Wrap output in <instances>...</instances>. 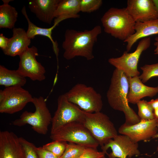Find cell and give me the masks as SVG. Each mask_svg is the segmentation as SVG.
<instances>
[{
  "instance_id": "cell-32",
  "label": "cell",
  "mask_w": 158,
  "mask_h": 158,
  "mask_svg": "<svg viewBox=\"0 0 158 158\" xmlns=\"http://www.w3.org/2000/svg\"><path fill=\"white\" fill-rule=\"evenodd\" d=\"M9 38L4 36L2 33L0 34V47L3 51L7 47Z\"/></svg>"
},
{
  "instance_id": "cell-23",
  "label": "cell",
  "mask_w": 158,
  "mask_h": 158,
  "mask_svg": "<svg viewBox=\"0 0 158 158\" xmlns=\"http://www.w3.org/2000/svg\"><path fill=\"white\" fill-rule=\"evenodd\" d=\"M0 6V28L13 29L18 17V12L14 7L9 4L11 0H2Z\"/></svg>"
},
{
  "instance_id": "cell-11",
  "label": "cell",
  "mask_w": 158,
  "mask_h": 158,
  "mask_svg": "<svg viewBox=\"0 0 158 158\" xmlns=\"http://www.w3.org/2000/svg\"><path fill=\"white\" fill-rule=\"evenodd\" d=\"M101 148L109 158H131L140 154L138 143L122 134L110 140Z\"/></svg>"
},
{
  "instance_id": "cell-10",
  "label": "cell",
  "mask_w": 158,
  "mask_h": 158,
  "mask_svg": "<svg viewBox=\"0 0 158 158\" xmlns=\"http://www.w3.org/2000/svg\"><path fill=\"white\" fill-rule=\"evenodd\" d=\"M150 44V37L142 38L134 52L129 53L125 51L120 57L109 59L108 62L116 68L122 71L128 77L139 76L140 73L138 65L139 58L142 52L149 47Z\"/></svg>"
},
{
  "instance_id": "cell-6",
  "label": "cell",
  "mask_w": 158,
  "mask_h": 158,
  "mask_svg": "<svg viewBox=\"0 0 158 158\" xmlns=\"http://www.w3.org/2000/svg\"><path fill=\"white\" fill-rule=\"evenodd\" d=\"M82 123L101 147L118 135L117 130L109 117L101 111L93 113L85 112Z\"/></svg>"
},
{
  "instance_id": "cell-36",
  "label": "cell",
  "mask_w": 158,
  "mask_h": 158,
  "mask_svg": "<svg viewBox=\"0 0 158 158\" xmlns=\"http://www.w3.org/2000/svg\"><path fill=\"white\" fill-rule=\"evenodd\" d=\"M152 1L156 8L158 13V0H152Z\"/></svg>"
},
{
  "instance_id": "cell-33",
  "label": "cell",
  "mask_w": 158,
  "mask_h": 158,
  "mask_svg": "<svg viewBox=\"0 0 158 158\" xmlns=\"http://www.w3.org/2000/svg\"><path fill=\"white\" fill-rule=\"evenodd\" d=\"M149 104L154 109L158 108V98L155 99H152L148 102Z\"/></svg>"
},
{
  "instance_id": "cell-19",
  "label": "cell",
  "mask_w": 158,
  "mask_h": 158,
  "mask_svg": "<svg viewBox=\"0 0 158 158\" xmlns=\"http://www.w3.org/2000/svg\"><path fill=\"white\" fill-rule=\"evenodd\" d=\"M134 29L135 33L124 42L127 43L126 49L128 52L139 40L158 35V18L143 22H136Z\"/></svg>"
},
{
  "instance_id": "cell-29",
  "label": "cell",
  "mask_w": 158,
  "mask_h": 158,
  "mask_svg": "<svg viewBox=\"0 0 158 158\" xmlns=\"http://www.w3.org/2000/svg\"><path fill=\"white\" fill-rule=\"evenodd\" d=\"M102 4V0H80V11L90 13L99 9Z\"/></svg>"
},
{
  "instance_id": "cell-2",
  "label": "cell",
  "mask_w": 158,
  "mask_h": 158,
  "mask_svg": "<svg viewBox=\"0 0 158 158\" xmlns=\"http://www.w3.org/2000/svg\"><path fill=\"white\" fill-rule=\"evenodd\" d=\"M129 90L128 77L122 71L116 68L113 73L107 93V101L114 109L123 113L125 123L131 125L138 123L140 119L129 105L127 99Z\"/></svg>"
},
{
  "instance_id": "cell-22",
  "label": "cell",
  "mask_w": 158,
  "mask_h": 158,
  "mask_svg": "<svg viewBox=\"0 0 158 158\" xmlns=\"http://www.w3.org/2000/svg\"><path fill=\"white\" fill-rule=\"evenodd\" d=\"M26 78L21 75L17 70H11L0 65V85L5 87H22L26 83Z\"/></svg>"
},
{
  "instance_id": "cell-5",
  "label": "cell",
  "mask_w": 158,
  "mask_h": 158,
  "mask_svg": "<svg viewBox=\"0 0 158 158\" xmlns=\"http://www.w3.org/2000/svg\"><path fill=\"white\" fill-rule=\"evenodd\" d=\"M64 95L69 101L86 112H100L103 107L101 95L93 87L83 83L75 84Z\"/></svg>"
},
{
  "instance_id": "cell-28",
  "label": "cell",
  "mask_w": 158,
  "mask_h": 158,
  "mask_svg": "<svg viewBox=\"0 0 158 158\" xmlns=\"http://www.w3.org/2000/svg\"><path fill=\"white\" fill-rule=\"evenodd\" d=\"M25 158H39L36 147L32 143L23 137H19Z\"/></svg>"
},
{
  "instance_id": "cell-25",
  "label": "cell",
  "mask_w": 158,
  "mask_h": 158,
  "mask_svg": "<svg viewBox=\"0 0 158 158\" xmlns=\"http://www.w3.org/2000/svg\"><path fill=\"white\" fill-rule=\"evenodd\" d=\"M87 147L73 143H68L63 154L60 158H78L85 151Z\"/></svg>"
},
{
  "instance_id": "cell-9",
  "label": "cell",
  "mask_w": 158,
  "mask_h": 158,
  "mask_svg": "<svg viewBox=\"0 0 158 158\" xmlns=\"http://www.w3.org/2000/svg\"><path fill=\"white\" fill-rule=\"evenodd\" d=\"M85 111L69 101L63 94L57 99V109L51 121L50 134L70 123L78 121L82 123Z\"/></svg>"
},
{
  "instance_id": "cell-27",
  "label": "cell",
  "mask_w": 158,
  "mask_h": 158,
  "mask_svg": "<svg viewBox=\"0 0 158 158\" xmlns=\"http://www.w3.org/2000/svg\"><path fill=\"white\" fill-rule=\"evenodd\" d=\"M67 143L65 141L55 140L44 145L42 147L60 158L64 152Z\"/></svg>"
},
{
  "instance_id": "cell-34",
  "label": "cell",
  "mask_w": 158,
  "mask_h": 158,
  "mask_svg": "<svg viewBox=\"0 0 158 158\" xmlns=\"http://www.w3.org/2000/svg\"><path fill=\"white\" fill-rule=\"evenodd\" d=\"M155 42L154 43V45L156 47V48L154 50V54L158 55V37L155 38Z\"/></svg>"
},
{
  "instance_id": "cell-31",
  "label": "cell",
  "mask_w": 158,
  "mask_h": 158,
  "mask_svg": "<svg viewBox=\"0 0 158 158\" xmlns=\"http://www.w3.org/2000/svg\"><path fill=\"white\" fill-rule=\"evenodd\" d=\"M39 158H59L42 147H36Z\"/></svg>"
},
{
  "instance_id": "cell-8",
  "label": "cell",
  "mask_w": 158,
  "mask_h": 158,
  "mask_svg": "<svg viewBox=\"0 0 158 158\" xmlns=\"http://www.w3.org/2000/svg\"><path fill=\"white\" fill-rule=\"evenodd\" d=\"M33 98L22 87H5L0 90V112L12 114L22 110Z\"/></svg>"
},
{
  "instance_id": "cell-16",
  "label": "cell",
  "mask_w": 158,
  "mask_h": 158,
  "mask_svg": "<svg viewBox=\"0 0 158 158\" xmlns=\"http://www.w3.org/2000/svg\"><path fill=\"white\" fill-rule=\"evenodd\" d=\"M60 0H30L28 7L37 18L44 23L51 24Z\"/></svg>"
},
{
  "instance_id": "cell-4",
  "label": "cell",
  "mask_w": 158,
  "mask_h": 158,
  "mask_svg": "<svg viewBox=\"0 0 158 158\" xmlns=\"http://www.w3.org/2000/svg\"><path fill=\"white\" fill-rule=\"evenodd\" d=\"M32 103L35 106V111H24L19 118L12 121L11 124L18 126L29 124L37 133L45 135L52 118L47 107L46 100L42 96L33 97Z\"/></svg>"
},
{
  "instance_id": "cell-24",
  "label": "cell",
  "mask_w": 158,
  "mask_h": 158,
  "mask_svg": "<svg viewBox=\"0 0 158 158\" xmlns=\"http://www.w3.org/2000/svg\"><path fill=\"white\" fill-rule=\"evenodd\" d=\"M136 104L138 109V115L140 120H148L154 118V110L147 101L140 100Z\"/></svg>"
},
{
  "instance_id": "cell-12",
  "label": "cell",
  "mask_w": 158,
  "mask_h": 158,
  "mask_svg": "<svg viewBox=\"0 0 158 158\" xmlns=\"http://www.w3.org/2000/svg\"><path fill=\"white\" fill-rule=\"evenodd\" d=\"M38 50L33 46L19 56L20 61L18 71L24 77L32 81H41L45 79V68L36 59Z\"/></svg>"
},
{
  "instance_id": "cell-21",
  "label": "cell",
  "mask_w": 158,
  "mask_h": 158,
  "mask_svg": "<svg viewBox=\"0 0 158 158\" xmlns=\"http://www.w3.org/2000/svg\"><path fill=\"white\" fill-rule=\"evenodd\" d=\"M80 0H60L54 14L55 20L60 21L70 18H78L80 11Z\"/></svg>"
},
{
  "instance_id": "cell-20",
  "label": "cell",
  "mask_w": 158,
  "mask_h": 158,
  "mask_svg": "<svg viewBox=\"0 0 158 158\" xmlns=\"http://www.w3.org/2000/svg\"><path fill=\"white\" fill-rule=\"evenodd\" d=\"M21 12L28 22V27L26 33L28 38L31 40L33 39L37 35L43 36L48 38L52 43L53 51L58 59L59 51L58 44L56 41H54L53 40L51 35L52 30L59 23L57 22H54L53 25L51 27L48 28H42L37 26L31 21L27 13L25 6L23 7Z\"/></svg>"
},
{
  "instance_id": "cell-17",
  "label": "cell",
  "mask_w": 158,
  "mask_h": 158,
  "mask_svg": "<svg viewBox=\"0 0 158 158\" xmlns=\"http://www.w3.org/2000/svg\"><path fill=\"white\" fill-rule=\"evenodd\" d=\"M128 78L129 90L127 99L128 103L135 104L144 97H152L158 93V86L151 87L145 85L139 76Z\"/></svg>"
},
{
  "instance_id": "cell-15",
  "label": "cell",
  "mask_w": 158,
  "mask_h": 158,
  "mask_svg": "<svg viewBox=\"0 0 158 158\" xmlns=\"http://www.w3.org/2000/svg\"><path fill=\"white\" fill-rule=\"evenodd\" d=\"M0 158H25L19 137L13 132H0Z\"/></svg>"
},
{
  "instance_id": "cell-14",
  "label": "cell",
  "mask_w": 158,
  "mask_h": 158,
  "mask_svg": "<svg viewBox=\"0 0 158 158\" xmlns=\"http://www.w3.org/2000/svg\"><path fill=\"white\" fill-rule=\"evenodd\" d=\"M136 22L158 18V13L152 0H128L126 8Z\"/></svg>"
},
{
  "instance_id": "cell-13",
  "label": "cell",
  "mask_w": 158,
  "mask_h": 158,
  "mask_svg": "<svg viewBox=\"0 0 158 158\" xmlns=\"http://www.w3.org/2000/svg\"><path fill=\"white\" fill-rule=\"evenodd\" d=\"M158 122L155 118L140 120L138 123L130 125L124 123L119 127L118 133L126 135L134 142L147 141L156 138L158 134Z\"/></svg>"
},
{
  "instance_id": "cell-7",
  "label": "cell",
  "mask_w": 158,
  "mask_h": 158,
  "mask_svg": "<svg viewBox=\"0 0 158 158\" xmlns=\"http://www.w3.org/2000/svg\"><path fill=\"white\" fill-rule=\"evenodd\" d=\"M53 141L60 140L79 144L87 147L97 149L99 144L92 135L81 122L68 123L50 134Z\"/></svg>"
},
{
  "instance_id": "cell-35",
  "label": "cell",
  "mask_w": 158,
  "mask_h": 158,
  "mask_svg": "<svg viewBox=\"0 0 158 158\" xmlns=\"http://www.w3.org/2000/svg\"><path fill=\"white\" fill-rule=\"evenodd\" d=\"M154 118L158 122V108L154 109Z\"/></svg>"
},
{
  "instance_id": "cell-3",
  "label": "cell",
  "mask_w": 158,
  "mask_h": 158,
  "mask_svg": "<svg viewBox=\"0 0 158 158\" xmlns=\"http://www.w3.org/2000/svg\"><path fill=\"white\" fill-rule=\"evenodd\" d=\"M101 21L105 32L123 42L135 32V22L126 8H110L103 16Z\"/></svg>"
},
{
  "instance_id": "cell-30",
  "label": "cell",
  "mask_w": 158,
  "mask_h": 158,
  "mask_svg": "<svg viewBox=\"0 0 158 158\" xmlns=\"http://www.w3.org/2000/svg\"><path fill=\"white\" fill-rule=\"evenodd\" d=\"M106 154L99 151L97 149L87 147L84 152L78 158H104Z\"/></svg>"
},
{
  "instance_id": "cell-1",
  "label": "cell",
  "mask_w": 158,
  "mask_h": 158,
  "mask_svg": "<svg viewBox=\"0 0 158 158\" xmlns=\"http://www.w3.org/2000/svg\"><path fill=\"white\" fill-rule=\"evenodd\" d=\"M101 32V28L99 25L91 30L84 31L67 29L62 44L64 58L70 60L77 56H81L87 60L92 59L94 57L93 47Z\"/></svg>"
},
{
  "instance_id": "cell-18",
  "label": "cell",
  "mask_w": 158,
  "mask_h": 158,
  "mask_svg": "<svg viewBox=\"0 0 158 158\" xmlns=\"http://www.w3.org/2000/svg\"><path fill=\"white\" fill-rule=\"evenodd\" d=\"M12 32L7 47L3 52L5 55L12 57L20 56L29 48L31 39L28 38L26 32L23 28H14Z\"/></svg>"
},
{
  "instance_id": "cell-37",
  "label": "cell",
  "mask_w": 158,
  "mask_h": 158,
  "mask_svg": "<svg viewBox=\"0 0 158 158\" xmlns=\"http://www.w3.org/2000/svg\"><path fill=\"white\" fill-rule=\"evenodd\" d=\"M158 138V133L157 134V135L156 136V138ZM157 151H158V146H157Z\"/></svg>"
},
{
  "instance_id": "cell-38",
  "label": "cell",
  "mask_w": 158,
  "mask_h": 158,
  "mask_svg": "<svg viewBox=\"0 0 158 158\" xmlns=\"http://www.w3.org/2000/svg\"><path fill=\"white\" fill-rule=\"evenodd\" d=\"M138 158H145L143 157H138Z\"/></svg>"
},
{
  "instance_id": "cell-26",
  "label": "cell",
  "mask_w": 158,
  "mask_h": 158,
  "mask_svg": "<svg viewBox=\"0 0 158 158\" xmlns=\"http://www.w3.org/2000/svg\"><path fill=\"white\" fill-rule=\"evenodd\" d=\"M140 68L142 72L139 77L143 83H146L153 77H158V63L145 64Z\"/></svg>"
}]
</instances>
